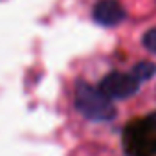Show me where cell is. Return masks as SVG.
<instances>
[{"instance_id": "2", "label": "cell", "mask_w": 156, "mask_h": 156, "mask_svg": "<svg viewBox=\"0 0 156 156\" xmlns=\"http://www.w3.org/2000/svg\"><path fill=\"white\" fill-rule=\"evenodd\" d=\"M123 147L129 156H156V127L147 118L130 121L123 130Z\"/></svg>"}, {"instance_id": "6", "label": "cell", "mask_w": 156, "mask_h": 156, "mask_svg": "<svg viewBox=\"0 0 156 156\" xmlns=\"http://www.w3.org/2000/svg\"><path fill=\"white\" fill-rule=\"evenodd\" d=\"M143 46H145L149 51L156 53V28L149 30V31L143 35Z\"/></svg>"}, {"instance_id": "4", "label": "cell", "mask_w": 156, "mask_h": 156, "mask_svg": "<svg viewBox=\"0 0 156 156\" xmlns=\"http://www.w3.org/2000/svg\"><path fill=\"white\" fill-rule=\"evenodd\" d=\"M125 8L121 6L119 0H99L96 2L94 9H92V17L98 24L105 26V28H112L118 26L125 20Z\"/></svg>"}, {"instance_id": "3", "label": "cell", "mask_w": 156, "mask_h": 156, "mask_svg": "<svg viewBox=\"0 0 156 156\" xmlns=\"http://www.w3.org/2000/svg\"><path fill=\"white\" fill-rule=\"evenodd\" d=\"M141 81L138 79V77L129 72H110L108 75H105L103 79L99 81V88L105 96H108L112 101L114 99H127L130 96H134L140 88Z\"/></svg>"}, {"instance_id": "7", "label": "cell", "mask_w": 156, "mask_h": 156, "mask_svg": "<svg viewBox=\"0 0 156 156\" xmlns=\"http://www.w3.org/2000/svg\"><path fill=\"white\" fill-rule=\"evenodd\" d=\"M147 119H149V121H151V123H152V125L156 127V112H152V114H149V116H147Z\"/></svg>"}, {"instance_id": "5", "label": "cell", "mask_w": 156, "mask_h": 156, "mask_svg": "<svg viewBox=\"0 0 156 156\" xmlns=\"http://www.w3.org/2000/svg\"><path fill=\"white\" fill-rule=\"evenodd\" d=\"M132 73L138 77L141 83L143 81H149L151 77H154V73H156V64L151 62V61H141V62H138L132 68Z\"/></svg>"}, {"instance_id": "1", "label": "cell", "mask_w": 156, "mask_h": 156, "mask_svg": "<svg viewBox=\"0 0 156 156\" xmlns=\"http://www.w3.org/2000/svg\"><path fill=\"white\" fill-rule=\"evenodd\" d=\"M75 108L90 121H110L116 116V107L99 87H92L85 81L75 85Z\"/></svg>"}]
</instances>
